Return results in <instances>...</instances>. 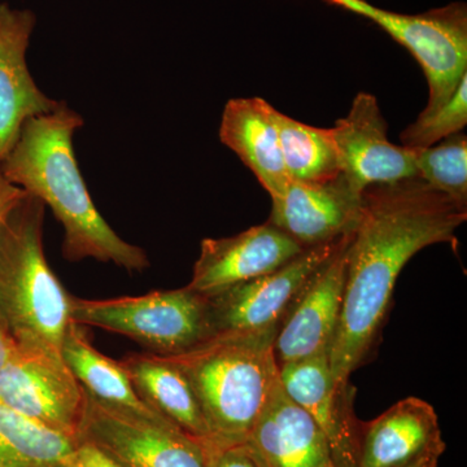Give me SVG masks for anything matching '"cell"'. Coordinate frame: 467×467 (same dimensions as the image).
<instances>
[{
    "label": "cell",
    "instance_id": "cell-1",
    "mask_svg": "<svg viewBox=\"0 0 467 467\" xmlns=\"http://www.w3.org/2000/svg\"><path fill=\"white\" fill-rule=\"evenodd\" d=\"M466 218L467 207L420 177L364 190L346 248L342 312L328 352L337 389L348 391L350 374L376 342L404 266L429 245L454 242Z\"/></svg>",
    "mask_w": 467,
    "mask_h": 467
},
{
    "label": "cell",
    "instance_id": "cell-2",
    "mask_svg": "<svg viewBox=\"0 0 467 467\" xmlns=\"http://www.w3.org/2000/svg\"><path fill=\"white\" fill-rule=\"evenodd\" d=\"M84 119L67 104L27 119L16 143L0 161V173L41 199L64 227V257L113 263L130 272L150 266L142 248L122 241L106 223L88 192L73 150Z\"/></svg>",
    "mask_w": 467,
    "mask_h": 467
},
{
    "label": "cell",
    "instance_id": "cell-3",
    "mask_svg": "<svg viewBox=\"0 0 467 467\" xmlns=\"http://www.w3.org/2000/svg\"><path fill=\"white\" fill-rule=\"evenodd\" d=\"M278 328L212 337L165 356L192 384L211 441L243 444L279 380L275 353Z\"/></svg>",
    "mask_w": 467,
    "mask_h": 467
},
{
    "label": "cell",
    "instance_id": "cell-4",
    "mask_svg": "<svg viewBox=\"0 0 467 467\" xmlns=\"http://www.w3.org/2000/svg\"><path fill=\"white\" fill-rule=\"evenodd\" d=\"M45 208L27 193L0 227V321L17 346L61 355L72 295L46 260Z\"/></svg>",
    "mask_w": 467,
    "mask_h": 467
},
{
    "label": "cell",
    "instance_id": "cell-5",
    "mask_svg": "<svg viewBox=\"0 0 467 467\" xmlns=\"http://www.w3.org/2000/svg\"><path fill=\"white\" fill-rule=\"evenodd\" d=\"M70 321L124 335L161 356L208 339L207 299L187 287L106 300L72 296Z\"/></svg>",
    "mask_w": 467,
    "mask_h": 467
},
{
    "label": "cell",
    "instance_id": "cell-6",
    "mask_svg": "<svg viewBox=\"0 0 467 467\" xmlns=\"http://www.w3.org/2000/svg\"><path fill=\"white\" fill-rule=\"evenodd\" d=\"M324 2L368 18L413 55L429 84V101L420 116L441 109L467 76L465 3H451L420 15H404L376 7L367 0Z\"/></svg>",
    "mask_w": 467,
    "mask_h": 467
},
{
    "label": "cell",
    "instance_id": "cell-7",
    "mask_svg": "<svg viewBox=\"0 0 467 467\" xmlns=\"http://www.w3.org/2000/svg\"><path fill=\"white\" fill-rule=\"evenodd\" d=\"M77 441L97 445L125 467H207L204 444L158 411L109 404L88 392Z\"/></svg>",
    "mask_w": 467,
    "mask_h": 467
},
{
    "label": "cell",
    "instance_id": "cell-8",
    "mask_svg": "<svg viewBox=\"0 0 467 467\" xmlns=\"http://www.w3.org/2000/svg\"><path fill=\"white\" fill-rule=\"evenodd\" d=\"M350 233L333 242L306 248L275 272L205 297L208 339L279 328L301 291L348 241Z\"/></svg>",
    "mask_w": 467,
    "mask_h": 467
},
{
    "label": "cell",
    "instance_id": "cell-9",
    "mask_svg": "<svg viewBox=\"0 0 467 467\" xmlns=\"http://www.w3.org/2000/svg\"><path fill=\"white\" fill-rule=\"evenodd\" d=\"M0 402L77 441L86 391L60 353L17 346L0 370Z\"/></svg>",
    "mask_w": 467,
    "mask_h": 467
},
{
    "label": "cell",
    "instance_id": "cell-10",
    "mask_svg": "<svg viewBox=\"0 0 467 467\" xmlns=\"http://www.w3.org/2000/svg\"><path fill=\"white\" fill-rule=\"evenodd\" d=\"M387 129L377 98L368 92H358L348 115L331 128L343 177L359 193L418 177L416 149L389 142Z\"/></svg>",
    "mask_w": 467,
    "mask_h": 467
},
{
    "label": "cell",
    "instance_id": "cell-11",
    "mask_svg": "<svg viewBox=\"0 0 467 467\" xmlns=\"http://www.w3.org/2000/svg\"><path fill=\"white\" fill-rule=\"evenodd\" d=\"M304 250L306 248L269 223L230 238L204 239L186 287L202 296H213L275 272Z\"/></svg>",
    "mask_w": 467,
    "mask_h": 467
},
{
    "label": "cell",
    "instance_id": "cell-12",
    "mask_svg": "<svg viewBox=\"0 0 467 467\" xmlns=\"http://www.w3.org/2000/svg\"><path fill=\"white\" fill-rule=\"evenodd\" d=\"M279 382L324 432L334 466L358 467L362 423L353 416L349 389L335 386L328 352L281 365Z\"/></svg>",
    "mask_w": 467,
    "mask_h": 467
},
{
    "label": "cell",
    "instance_id": "cell-13",
    "mask_svg": "<svg viewBox=\"0 0 467 467\" xmlns=\"http://www.w3.org/2000/svg\"><path fill=\"white\" fill-rule=\"evenodd\" d=\"M349 238L313 275L279 326L275 340L279 367L330 352L342 312Z\"/></svg>",
    "mask_w": 467,
    "mask_h": 467
},
{
    "label": "cell",
    "instance_id": "cell-14",
    "mask_svg": "<svg viewBox=\"0 0 467 467\" xmlns=\"http://www.w3.org/2000/svg\"><path fill=\"white\" fill-rule=\"evenodd\" d=\"M362 193L339 177L326 183L291 180L272 198L269 223L287 234L303 248L333 242L352 232L358 223Z\"/></svg>",
    "mask_w": 467,
    "mask_h": 467
},
{
    "label": "cell",
    "instance_id": "cell-15",
    "mask_svg": "<svg viewBox=\"0 0 467 467\" xmlns=\"http://www.w3.org/2000/svg\"><path fill=\"white\" fill-rule=\"evenodd\" d=\"M36 17L30 9L0 3V161L16 143L27 119L57 109L43 94L26 64V50Z\"/></svg>",
    "mask_w": 467,
    "mask_h": 467
},
{
    "label": "cell",
    "instance_id": "cell-16",
    "mask_svg": "<svg viewBox=\"0 0 467 467\" xmlns=\"http://www.w3.org/2000/svg\"><path fill=\"white\" fill-rule=\"evenodd\" d=\"M245 445L260 467H335L324 432L279 380Z\"/></svg>",
    "mask_w": 467,
    "mask_h": 467
},
{
    "label": "cell",
    "instance_id": "cell-17",
    "mask_svg": "<svg viewBox=\"0 0 467 467\" xmlns=\"http://www.w3.org/2000/svg\"><path fill=\"white\" fill-rule=\"evenodd\" d=\"M444 451L434 407L411 396L362 425L358 467H404Z\"/></svg>",
    "mask_w": 467,
    "mask_h": 467
},
{
    "label": "cell",
    "instance_id": "cell-18",
    "mask_svg": "<svg viewBox=\"0 0 467 467\" xmlns=\"http://www.w3.org/2000/svg\"><path fill=\"white\" fill-rule=\"evenodd\" d=\"M270 109L272 106L260 98L227 101L220 140L251 169L270 198H275L284 192L291 177Z\"/></svg>",
    "mask_w": 467,
    "mask_h": 467
},
{
    "label": "cell",
    "instance_id": "cell-19",
    "mask_svg": "<svg viewBox=\"0 0 467 467\" xmlns=\"http://www.w3.org/2000/svg\"><path fill=\"white\" fill-rule=\"evenodd\" d=\"M135 393L152 410L193 439L211 441L207 423L192 384L165 356L134 353L119 361Z\"/></svg>",
    "mask_w": 467,
    "mask_h": 467
},
{
    "label": "cell",
    "instance_id": "cell-20",
    "mask_svg": "<svg viewBox=\"0 0 467 467\" xmlns=\"http://www.w3.org/2000/svg\"><path fill=\"white\" fill-rule=\"evenodd\" d=\"M61 358L88 395L121 407L150 408L138 398L119 361L92 346L84 326L69 322L61 343Z\"/></svg>",
    "mask_w": 467,
    "mask_h": 467
},
{
    "label": "cell",
    "instance_id": "cell-21",
    "mask_svg": "<svg viewBox=\"0 0 467 467\" xmlns=\"http://www.w3.org/2000/svg\"><path fill=\"white\" fill-rule=\"evenodd\" d=\"M285 168L291 180L326 183L342 174L331 129L315 128L284 115L272 106Z\"/></svg>",
    "mask_w": 467,
    "mask_h": 467
},
{
    "label": "cell",
    "instance_id": "cell-22",
    "mask_svg": "<svg viewBox=\"0 0 467 467\" xmlns=\"http://www.w3.org/2000/svg\"><path fill=\"white\" fill-rule=\"evenodd\" d=\"M76 444L0 402V467H67Z\"/></svg>",
    "mask_w": 467,
    "mask_h": 467
},
{
    "label": "cell",
    "instance_id": "cell-23",
    "mask_svg": "<svg viewBox=\"0 0 467 467\" xmlns=\"http://www.w3.org/2000/svg\"><path fill=\"white\" fill-rule=\"evenodd\" d=\"M417 175L436 192L467 207V137L461 131L427 149H416Z\"/></svg>",
    "mask_w": 467,
    "mask_h": 467
},
{
    "label": "cell",
    "instance_id": "cell-24",
    "mask_svg": "<svg viewBox=\"0 0 467 467\" xmlns=\"http://www.w3.org/2000/svg\"><path fill=\"white\" fill-rule=\"evenodd\" d=\"M467 125V76L450 101L429 116H418L401 134L402 146L409 149H427L445 138L461 133Z\"/></svg>",
    "mask_w": 467,
    "mask_h": 467
},
{
    "label": "cell",
    "instance_id": "cell-25",
    "mask_svg": "<svg viewBox=\"0 0 467 467\" xmlns=\"http://www.w3.org/2000/svg\"><path fill=\"white\" fill-rule=\"evenodd\" d=\"M207 467H260L245 442L234 445L204 444Z\"/></svg>",
    "mask_w": 467,
    "mask_h": 467
},
{
    "label": "cell",
    "instance_id": "cell-26",
    "mask_svg": "<svg viewBox=\"0 0 467 467\" xmlns=\"http://www.w3.org/2000/svg\"><path fill=\"white\" fill-rule=\"evenodd\" d=\"M67 467H125L106 451L88 441H77L67 460Z\"/></svg>",
    "mask_w": 467,
    "mask_h": 467
},
{
    "label": "cell",
    "instance_id": "cell-27",
    "mask_svg": "<svg viewBox=\"0 0 467 467\" xmlns=\"http://www.w3.org/2000/svg\"><path fill=\"white\" fill-rule=\"evenodd\" d=\"M26 195V192L9 182L0 173V227Z\"/></svg>",
    "mask_w": 467,
    "mask_h": 467
},
{
    "label": "cell",
    "instance_id": "cell-28",
    "mask_svg": "<svg viewBox=\"0 0 467 467\" xmlns=\"http://www.w3.org/2000/svg\"><path fill=\"white\" fill-rule=\"evenodd\" d=\"M17 344L14 337L8 333L7 327L0 321V370L12 358L16 352Z\"/></svg>",
    "mask_w": 467,
    "mask_h": 467
},
{
    "label": "cell",
    "instance_id": "cell-29",
    "mask_svg": "<svg viewBox=\"0 0 467 467\" xmlns=\"http://www.w3.org/2000/svg\"><path fill=\"white\" fill-rule=\"evenodd\" d=\"M441 457V454H427V456L422 457V459L417 460L416 462L404 467H438Z\"/></svg>",
    "mask_w": 467,
    "mask_h": 467
}]
</instances>
